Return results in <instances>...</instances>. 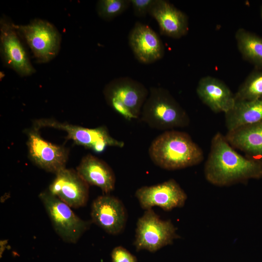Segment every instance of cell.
<instances>
[{
	"label": "cell",
	"mask_w": 262,
	"mask_h": 262,
	"mask_svg": "<svg viewBox=\"0 0 262 262\" xmlns=\"http://www.w3.org/2000/svg\"><path fill=\"white\" fill-rule=\"evenodd\" d=\"M206 179L211 183L226 186L262 177V164L238 153L225 136L217 132L211 141L204 166Z\"/></svg>",
	"instance_id": "6da1fadb"
},
{
	"label": "cell",
	"mask_w": 262,
	"mask_h": 262,
	"mask_svg": "<svg viewBox=\"0 0 262 262\" xmlns=\"http://www.w3.org/2000/svg\"><path fill=\"white\" fill-rule=\"evenodd\" d=\"M148 154L155 164L168 170L194 166L204 159L202 149L190 136L175 130L165 131L154 139Z\"/></svg>",
	"instance_id": "7a4b0ae2"
},
{
	"label": "cell",
	"mask_w": 262,
	"mask_h": 262,
	"mask_svg": "<svg viewBox=\"0 0 262 262\" xmlns=\"http://www.w3.org/2000/svg\"><path fill=\"white\" fill-rule=\"evenodd\" d=\"M141 119L149 127L169 131L190 123L186 112L166 89L150 87L141 113Z\"/></svg>",
	"instance_id": "3957f363"
},
{
	"label": "cell",
	"mask_w": 262,
	"mask_h": 262,
	"mask_svg": "<svg viewBox=\"0 0 262 262\" xmlns=\"http://www.w3.org/2000/svg\"><path fill=\"white\" fill-rule=\"evenodd\" d=\"M107 104L127 120L137 119L149 94L140 82L128 77L115 78L103 91Z\"/></svg>",
	"instance_id": "277c9868"
},
{
	"label": "cell",
	"mask_w": 262,
	"mask_h": 262,
	"mask_svg": "<svg viewBox=\"0 0 262 262\" xmlns=\"http://www.w3.org/2000/svg\"><path fill=\"white\" fill-rule=\"evenodd\" d=\"M39 198L56 233L65 242L76 243L89 229L90 222L81 219L69 206L48 190L41 192Z\"/></svg>",
	"instance_id": "5b68a950"
},
{
	"label": "cell",
	"mask_w": 262,
	"mask_h": 262,
	"mask_svg": "<svg viewBox=\"0 0 262 262\" xmlns=\"http://www.w3.org/2000/svg\"><path fill=\"white\" fill-rule=\"evenodd\" d=\"M38 63H48L58 54L61 46V34L51 23L35 18L26 25H16Z\"/></svg>",
	"instance_id": "8992f818"
},
{
	"label": "cell",
	"mask_w": 262,
	"mask_h": 262,
	"mask_svg": "<svg viewBox=\"0 0 262 262\" xmlns=\"http://www.w3.org/2000/svg\"><path fill=\"white\" fill-rule=\"evenodd\" d=\"M178 237L171 221L162 220L150 209L138 219L133 244L137 251L145 249L155 252L172 244Z\"/></svg>",
	"instance_id": "52a82bcc"
},
{
	"label": "cell",
	"mask_w": 262,
	"mask_h": 262,
	"mask_svg": "<svg viewBox=\"0 0 262 262\" xmlns=\"http://www.w3.org/2000/svg\"><path fill=\"white\" fill-rule=\"evenodd\" d=\"M33 126L39 129L49 127L64 131L67 133V139L97 153H102L108 147L122 148L125 145L123 141L113 137L107 128L103 126L87 128L52 119L42 118L35 120Z\"/></svg>",
	"instance_id": "ba28073f"
},
{
	"label": "cell",
	"mask_w": 262,
	"mask_h": 262,
	"mask_svg": "<svg viewBox=\"0 0 262 262\" xmlns=\"http://www.w3.org/2000/svg\"><path fill=\"white\" fill-rule=\"evenodd\" d=\"M15 24L3 16L0 19V51L4 65L21 77L35 72L28 52L21 41Z\"/></svg>",
	"instance_id": "9c48e42d"
},
{
	"label": "cell",
	"mask_w": 262,
	"mask_h": 262,
	"mask_svg": "<svg viewBox=\"0 0 262 262\" xmlns=\"http://www.w3.org/2000/svg\"><path fill=\"white\" fill-rule=\"evenodd\" d=\"M39 130L33 126L26 131L29 158L37 166L56 174L66 168L68 150L64 146L45 140L40 135Z\"/></svg>",
	"instance_id": "30bf717a"
},
{
	"label": "cell",
	"mask_w": 262,
	"mask_h": 262,
	"mask_svg": "<svg viewBox=\"0 0 262 262\" xmlns=\"http://www.w3.org/2000/svg\"><path fill=\"white\" fill-rule=\"evenodd\" d=\"M135 196L144 210L158 206L165 211L183 206L187 196L178 183L170 179L161 183L144 186L135 192Z\"/></svg>",
	"instance_id": "8fae6325"
},
{
	"label": "cell",
	"mask_w": 262,
	"mask_h": 262,
	"mask_svg": "<svg viewBox=\"0 0 262 262\" xmlns=\"http://www.w3.org/2000/svg\"><path fill=\"white\" fill-rule=\"evenodd\" d=\"M55 175L48 191L71 208L84 206L88 200L89 185L77 171L66 167Z\"/></svg>",
	"instance_id": "7c38bea8"
},
{
	"label": "cell",
	"mask_w": 262,
	"mask_h": 262,
	"mask_svg": "<svg viewBox=\"0 0 262 262\" xmlns=\"http://www.w3.org/2000/svg\"><path fill=\"white\" fill-rule=\"evenodd\" d=\"M91 216L92 222L113 235L123 230L127 220L126 210L122 202L109 194L99 196L93 201Z\"/></svg>",
	"instance_id": "4fadbf2b"
},
{
	"label": "cell",
	"mask_w": 262,
	"mask_h": 262,
	"mask_svg": "<svg viewBox=\"0 0 262 262\" xmlns=\"http://www.w3.org/2000/svg\"><path fill=\"white\" fill-rule=\"evenodd\" d=\"M128 40L136 59L150 64L164 56V47L158 34L147 25L137 22L131 30Z\"/></svg>",
	"instance_id": "5bb4252c"
},
{
	"label": "cell",
	"mask_w": 262,
	"mask_h": 262,
	"mask_svg": "<svg viewBox=\"0 0 262 262\" xmlns=\"http://www.w3.org/2000/svg\"><path fill=\"white\" fill-rule=\"evenodd\" d=\"M148 14L157 21L161 34L177 39L188 33L187 15L169 1L155 0Z\"/></svg>",
	"instance_id": "9a60e30c"
},
{
	"label": "cell",
	"mask_w": 262,
	"mask_h": 262,
	"mask_svg": "<svg viewBox=\"0 0 262 262\" xmlns=\"http://www.w3.org/2000/svg\"><path fill=\"white\" fill-rule=\"evenodd\" d=\"M196 92L201 101L213 112L227 113L234 106V94L221 80L210 76L199 81Z\"/></svg>",
	"instance_id": "2e32d148"
},
{
	"label": "cell",
	"mask_w": 262,
	"mask_h": 262,
	"mask_svg": "<svg viewBox=\"0 0 262 262\" xmlns=\"http://www.w3.org/2000/svg\"><path fill=\"white\" fill-rule=\"evenodd\" d=\"M225 136L233 148L262 164V121L228 131Z\"/></svg>",
	"instance_id": "e0dca14e"
},
{
	"label": "cell",
	"mask_w": 262,
	"mask_h": 262,
	"mask_svg": "<svg viewBox=\"0 0 262 262\" xmlns=\"http://www.w3.org/2000/svg\"><path fill=\"white\" fill-rule=\"evenodd\" d=\"M79 175L89 185L99 187L105 194H109L115 188V174L104 161L91 154L82 158L76 170Z\"/></svg>",
	"instance_id": "ac0fdd59"
},
{
	"label": "cell",
	"mask_w": 262,
	"mask_h": 262,
	"mask_svg": "<svg viewBox=\"0 0 262 262\" xmlns=\"http://www.w3.org/2000/svg\"><path fill=\"white\" fill-rule=\"evenodd\" d=\"M228 131L262 121V98L237 101L233 107L225 114Z\"/></svg>",
	"instance_id": "d6986e66"
},
{
	"label": "cell",
	"mask_w": 262,
	"mask_h": 262,
	"mask_svg": "<svg viewBox=\"0 0 262 262\" xmlns=\"http://www.w3.org/2000/svg\"><path fill=\"white\" fill-rule=\"evenodd\" d=\"M238 49L244 59L262 70V37L240 28L235 33Z\"/></svg>",
	"instance_id": "ffe728a7"
},
{
	"label": "cell",
	"mask_w": 262,
	"mask_h": 262,
	"mask_svg": "<svg viewBox=\"0 0 262 262\" xmlns=\"http://www.w3.org/2000/svg\"><path fill=\"white\" fill-rule=\"evenodd\" d=\"M235 101L262 98V70L251 72L234 94Z\"/></svg>",
	"instance_id": "44dd1931"
},
{
	"label": "cell",
	"mask_w": 262,
	"mask_h": 262,
	"mask_svg": "<svg viewBox=\"0 0 262 262\" xmlns=\"http://www.w3.org/2000/svg\"><path fill=\"white\" fill-rule=\"evenodd\" d=\"M131 5L130 0H99L96 11L100 17L110 21L122 14Z\"/></svg>",
	"instance_id": "7402d4cb"
},
{
	"label": "cell",
	"mask_w": 262,
	"mask_h": 262,
	"mask_svg": "<svg viewBox=\"0 0 262 262\" xmlns=\"http://www.w3.org/2000/svg\"><path fill=\"white\" fill-rule=\"evenodd\" d=\"M134 15L138 17H144L149 14L155 0H130Z\"/></svg>",
	"instance_id": "603a6c76"
},
{
	"label": "cell",
	"mask_w": 262,
	"mask_h": 262,
	"mask_svg": "<svg viewBox=\"0 0 262 262\" xmlns=\"http://www.w3.org/2000/svg\"><path fill=\"white\" fill-rule=\"evenodd\" d=\"M111 258L112 262H137L135 256L121 246L113 249L111 253Z\"/></svg>",
	"instance_id": "cb8c5ba5"
},
{
	"label": "cell",
	"mask_w": 262,
	"mask_h": 262,
	"mask_svg": "<svg viewBox=\"0 0 262 262\" xmlns=\"http://www.w3.org/2000/svg\"><path fill=\"white\" fill-rule=\"evenodd\" d=\"M260 12L261 17V19L262 20V5L260 7Z\"/></svg>",
	"instance_id": "d4e9b609"
}]
</instances>
